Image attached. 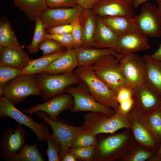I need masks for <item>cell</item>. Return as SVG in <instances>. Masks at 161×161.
Returning <instances> with one entry per match:
<instances>
[{
	"label": "cell",
	"mask_w": 161,
	"mask_h": 161,
	"mask_svg": "<svg viewBox=\"0 0 161 161\" xmlns=\"http://www.w3.org/2000/svg\"><path fill=\"white\" fill-rule=\"evenodd\" d=\"M112 116L98 112H89L84 116L82 126L88 134L96 136L100 133H114L123 128H131L127 114L122 112L118 107Z\"/></svg>",
	"instance_id": "1"
},
{
	"label": "cell",
	"mask_w": 161,
	"mask_h": 161,
	"mask_svg": "<svg viewBox=\"0 0 161 161\" xmlns=\"http://www.w3.org/2000/svg\"><path fill=\"white\" fill-rule=\"evenodd\" d=\"M74 72L86 83L90 93L98 103L115 109L119 107L117 94L101 80L91 66H78Z\"/></svg>",
	"instance_id": "2"
},
{
	"label": "cell",
	"mask_w": 161,
	"mask_h": 161,
	"mask_svg": "<svg viewBox=\"0 0 161 161\" xmlns=\"http://www.w3.org/2000/svg\"><path fill=\"white\" fill-rule=\"evenodd\" d=\"M35 74L20 75L6 83L0 97L4 96L13 104L24 102L31 95H41L42 92L37 84Z\"/></svg>",
	"instance_id": "3"
},
{
	"label": "cell",
	"mask_w": 161,
	"mask_h": 161,
	"mask_svg": "<svg viewBox=\"0 0 161 161\" xmlns=\"http://www.w3.org/2000/svg\"><path fill=\"white\" fill-rule=\"evenodd\" d=\"M35 79L42 92L41 98L45 101L64 93L67 88L77 85L82 80L74 72L56 75L41 72L35 74Z\"/></svg>",
	"instance_id": "4"
},
{
	"label": "cell",
	"mask_w": 161,
	"mask_h": 161,
	"mask_svg": "<svg viewBox=\"0 0 161 161\" xmlns=\"http://www.w3.org/2000/svg\"><path fill=\"white\" fill-rule=\"evenodd\" d=\"M98 77L117 94L129 86L120 69L119 61L113 55H105L91 66Z\"/></svg>",
	"instance_id": "5"
},
{
	"label": "cell",
	"mask_w": 161,
	"mask_h": 161,
	"mask_svg": "<svg viewBox=\"0 0 161 161\" xmlns=\"http://www.w3.org/2000/svg\"><path fill=\"white\" fill-rule=\"evenodd\" d=\"M35 113L40 120L51 128L53 134L60 145L61 158L68 151L78 135L84 131L82 126H74L66 120L58 118L52 120L44 112L39 111Z\"/></svg>",
	"instance_id": "6"
},
{
	"label": "cell",
	"mask_w": 161,
	"mask_h": 161,
	"mask_svg": "<svg viewBox=\"0 0 161 161\" xmlns=\"http://www.w3.org/2000/svg\"><path fill=\"white\" fill-rule=\"evenodd\" d=\"M64 92L70 94L73 98L74 104L70 109L72 113L82 111L98 112L110 116L114 115L116 113L115 109L98 103L90 93L86 84L82 80L76 86H69Z\"/></svg>",
	"instance_id": "7"
},
{
	"label": "cell",
	"mask_w": 161,
	"mask_h": 161,
	"mask_svg": "<svg viewBox=\"0 0 161 161\" xmlns=\"http://www.w3.org/2000/svg\"><path fill=\"white\" fill-rule=\"evenodd\" d=\"M10 117L18 124L32 130L39 142L46 140L49 134L48 126L45 123H37L32 117L17 109L14 105L4 96L0 97V118Z\"/></svg>",
	"instance_id": "8"
},
{
	"label": "cell",
	"mask_w": 161,
	"mask_h": 161,
	"mask_svg": "<svg viewBox=\"0 0 161 161\" xmlns=\"http://www.w3.org/2000/svg\"><path fill=\"white\" fill-rule=\"evenodd\" d=\"M133 18L136 31L147 37L161 36V16L155 4L148 1L142 4L140 13Z\"/></svg>",
	"instance_id": "9"
},
{
	"label": "cell",
	"mask_w": 161,
	"mask_h": 161,
	"mask_svg": "<svg viewBox=\"0 0 161 161\" xmlns=\"http://www.w3.org/2000/svg\"><path fill=\"white\" fill-rule=\"evenodd\" d=\"M121 71L128 86L134 88L146 83V66L143 57L134 53L126 55L119 61Z\"/></svg>",
	"instance_id": "10"
},
{
	"label": "cell",
	"mask_w": 161,
	"mask_h": 161,
	"mask_svg": "<svg viewBox=\"0 0 161 161\" xmlns=\"http://www.w3.org/2000/svg\"><path fill=\"white\" fill-rule=\"evenodd\" d=\"M26 134L22 125L14 129L9 128L2 133L0 143V154L4 160L11 161L26 145Z\"/></svg>",
	"instance_id": "11"
},
{
	"label": "cell",
	"mask_w": 161,
	"mask_h": 161,
	"mask_svg": "<svg viewBox=\"0 0 161 161\" xmlns=\"http://www.w3.org/2000/svg\"><path fill=\"white\" fill-rule=\"evenodd\" d=\"M74 100L72 96L67 93L57 95L44 103L38 104L34 106L23 110L25 113L31 115L40 111L45 112L49 117L55 120L59 115L64 111L70 109L73 106Z\"/></svg>",
	"instance_id": "12"
},
{
	"label": "cell",
	"mask_w": 161,
	"mask_h": 161,
	"mask_svg": "<svg viewBox=\"0 0 161 161\" xmlns=\"http://www.w3.org/2000/svg\"><path fill=\"white\" fill-rule=\"evenodd\" d=\"M85 9L79 6L70 8H51L47 7L39 16L48 27L69 24L79 18Z\"/></svg>",
	"instance_id": "13"
},
{
	"label": "cell",
	"mask_w": 161,
	"mask_h": 161,
	"mask_svg": "<svg viewBox=\"0 0 161 161\" xmlns=\"http://www.w3.org/2000/svg\"><path fill=\"white\" fill-rule=\"evenodd\" d=\"M126 134L120 133L108 137L97 142L93 161H112L117 158L128 140Z\"/></svg>",
	"instance_id": "14"
},
{
	"label": "cell",
	"mask_w": 161,
	"mask_h": 161,
	"mask_svg": "<svg viewBox=\"0 0 161 161\" xmlns=\"http://www.w3.org/2000/svg\"><path fill=\"white\" fill-rule=\"evenodd\" d=\"M129 112L131 114L128 116L136 140L152 149L157 148L159 142L147 125L144 115L133 108Z\"/></svg>",
	"instance_id": "15"
},
{
	"label": "cell",
	"mask_w": 161,
	"mask_h": 161,
	"mask_svg": "<svg viewBox=\"0 0 161 161\" xmlns=\"http://www.w3.org/2000/svg\"><path fill=\"white\" fill-rule=\"evenodd\" d=\"M132 0H100L92 8L96 16H125L133 17L136 12Z\"/></svg>",
	"instance_id": "16"
},
{
	"label": "cell",
	"mask_w": 161,
	"mask_h": 161,
	"mask_svg": "<svg viewBox=\"0 0 161 161\" xmlns=\"http://www.w3.org/2000/svg\"><path fill=\"white\" fill-rule=\"evenodd\" d=\"M133 89L134 109L143 114H147L161 106V97L146 83Z\"/></svg>",
	"instance_id": "17"
},
{
	"label": "cell",
	"mask_w": 161,
	"mask_h": 161,
	"mask_svg": "<svg viewBox=\"0 0 161 161\" xmlns=\"http://www.w3.org/2000/svg\"><path fill=\"white\" fill-rule=\"evenodd\" d=\"M150 48L147 37L137 31L118 37L117 50L123 56Z\"/></svg>",
	"instance_id": "18"
},
{
	"label": "cell",
	"mask_w": 161,
	"mask_h": 161,
	"mask_svg": "<svg viewBox=\"0 0 161 161\" xmlns=\"http://www.w3.org/2000/svg\"><path fill=\"white\" fill-rule=\"evenodd\" d=\"M78 66H92L103 56L108 55L114 56L120 61L123 57L113 48H85L79 45L73 48Z\"/></svg>",
	"instance_id": "19"
},
{
	"label": "cell",
	"mask_w": 161,
	"mask_h": 161,
	"mask_svg": "<svg viewBox=\"0 0 161 161\" xmlns=\"http://www.w3.org/2000/svg\"><path fill=\"white\" fill-rule=\"evenodd\" d=\"M0 64L21 70L27 66L31 60L29 55L21 44L4 48L0 50Z\"/></svg>",
	"instance_id": "20"
},
{
	"label": "cell",
	"mask_w": 161,
	"mask_h": 161,
	"mask_svg": "<svg viewBox=\"0 0 161 161\" xmlns=\"http://www.w3.org/2000/svg\"><path fill=\"white\" fill-rule=\"evenodd\" d=\"M78 65L73 48L68 49L61 56L53 61L42 72L48 75L74 72Z\"/></svg>",
	"instance_id": "21"
},
{
	"label": "cell",
	"mask_w": 161,
	"mask_h": 161,
	"mask_svg": "<svg viewBox=\"0 0 161 161\" xmlns=\"http://www.w3.org/2000/svg\"><path fill=\"white\" fill-rule=\"evenodd\" d=\"M96 28L94 38L95 48L117 49L118 35L104 24L102 17L96 16Z\"/></svg>",
	"instance_id": "22"
},
{
	"label": "cell",
	"mask_w": 161,
	"mask_h": 161,
	"mask_svg": "<svg viewBox=\"0 0 161 161\" xmlns=\"http://www.w3.org/2000/svg\"><path fill=\"white\" fill-rule=\"evenodd\" d=\"M82 27V43L85 48H95L94 38L96 28V16L92 9L85 10L79 17Z\"/></svg>",
	"instance_id": "23"
},
{
	"label": "cell",
	"mask_w": 161,
	"mask_h": 161,
	"mask_svg": "<svg viewBox=\"0 0 161 161\" xmlns=\"http://www.w3.org/2000/svg\"><path fill=\"white\" fill-rule=\"evenodd\" d=\"M102 18L105 24L118 36L127 35L136 31L133 17L118 16Z\"/></svg>",
	"instance_id": "24"
},
{
	"label": "cell",
	"mask_w": 161,
	"mask_h": 161,
	"mask_svg": "<svg viewBox=\"0 0 161 161\" xmlns=\"http://www.w3.org/2000/svg\"><path fill=\"white\" fill-rule=\"evenodd\" d=\"M143 57L146 66V83L161 97V62L151 59L148 55Z\"/></svg>",
	"instance_id": "25"
},
{
	"label": "cell",
	"mask_w": 161,
	"mask_h": 161,
	"mask_svg": "<svg viewBox=\"0 0 161 161\" xmlns=\"http://www.w3.org/2000/svg\"><path fill=\"white\" fill-rule=\"evenodd\" d=\"M13 3L32 22L35 21L42 12L48 7L46 0H13Z\"/></svg>",
	"instance_id": "26"
},
{
	"label": "cell",
	"mask_w": 161,
	"mask_h": 161,
	"mask_svg": "<svg viewBox=\"0 0 161 161\" xmlns=\"http://www.w3.org/2000/svg\"><path fill=\"white\" fill-rule=\"evenodd\" d=\"M68 49L58 51L52 54L31 60L27 66L21 70V75H34L42 72L53 61L65 53Z\"/></svg>",
	"instance_id": "27"
},
{
	"label": "cell",
	"mask_w": 161,
	"mask_h": 161,
	"mask_svg": "<svg viewBox=\"0 0 161 161\" xmlns=\"http://www.w3.org/2000/svg\"><path fill=\"white\" fill-rule=\"evenodd\" d=\"M8 19L4 16L0 21V50L3 48L20 45Z\"/></svg>",
	"instance_id": "28"
},
{
	"label": "cell",
	"mask_w": 161,
	"mask_h": 161,
	"mask_svg": "<svg viewBox=\"0 0 161 161\" xmlns=\"http://www.w3.org/2000/svg\"><path fill=\"white\" fill-rule=\"evenodd\" d=\"M35 22V26L32 41L27 47L30 53L37 52L41 44L46 38L45 35L46 27L39 16Z\"/></svg>",
	"instance_id": "29"
},
{
	"label": "cell",
	"mask_w": 161,
	"mask_h": 161,
	"mask_svg": "<svg viewBox=\"0 0 161 161\" xmlns=\"http://www.w3.org/2000/svg\"><path fill=\"white\" fill-rule=\"evenodd\" d=\"M161 106L148 114H143L147 125L159 142H161Z\"/></svg>",
	"instance_id": "30"
},
{
	"label": "cell",
	"mask_w": 161,
	"mask_h": 161,
	"mask_svg": "<svg viewBox=\"0 0 161 161\" xmlns=\"http://www.w3.org/2000/svg\"><path fill=\"white\" fill-rule=\"evenodd\" d=\"M37 144L25 145L11 161H44Z\"/></svg>",
	"instance_id": "31"
},
{
	"label": "cell",
	"mask_w": 161,
	"mask_h": 161,
	"mask_svg": "<svg viewBox=\"0 0 161 161\" xmlns=\"http://www.w3.org/2000/svg\"><path fill=\"white\" fill-rule=\"evenodd\" d=\"M21 73V70L18 69L0 64V94L6 83Z\"/></svg>",
	"instance_id": "32"
},
{
	"label": "cell",
	"mask_w": 161,
	"mask_h": 161,
	"mask_svg": "<svg viewBox=\"0 0 161 161\" xmlns=\"http://www.w3.org/2000/svg\"><path fill=\"white\" fill-rule=\"evenodd\" d=\"M46 140L48 144L46 154L48 161H61L60 145L53 134H49L47 136Z\"/></svg>",
	"instance_id": "33"
},
{
	"label": "cell",
	"mask_w": 161,
	"mask_h": 161,
	"mask_svg": "<svg viewBox=\"0 0 161 161\" xmlns=\"http://www.w3.org/2000/svg\"><path fill=\"white\" fill-rule=\"evenodd\" d=\"M96 149V146H92L70 148L68 151L73 153L77 159L89 161L93 160Z\"/></svg>",
	"instance_id": "34"
},
{
	"label": "cell",
	"mask_w": 161,
	"mask_h": 161,
	"mask_svg": "<svg viewBox=\"0 0 161 161\" xmlns=\"http://www.w3.org/2000/svg\"><path fill=\"white\" fill-rule=\"evenodd\" d=\"M97 142L96 136L91 135L83 131L76 137L70 148L97 146Z\"/></svg>",
	"instance_id": "35"
},
{
	"label": "cell",
	"mask_w": 161,
	"mask_h": 161,
	"mask_svg": "<svg viewBox=\"0 0 161 161\" xmlns=\"http://www.w3.org/2000/svg\"><path fill=\"white\" fill-rule=\"evenodd\" d=\"M39 49L43 52V55H50L63 50L68 49L56 41L46 38L41 44Z\"/></svg>",
	"instance_id": "36"
},
{
	"label": "cell",
	"mask_w": 161,
	"mask_h": 161,
	"mask_svg": "<svg viewBox=\"0 0 161 161\" xmlns=\"http://www.w3.org/2000/svg\"><path fill=\"white\" fill-rule=\"evenodd\" d=\"M45 36L59 42L67 49L73 48L75 46L72 33L63 35H50L45 33Z\"/></svg>",
	"instance_id": "37"
},
{
	"label": "cell",
	"mask_w": 161,
	"mask_h": 161,
	"mask_svg": "<svg viewBox=\"0 0 161 161\" xmlns=\"http://www.w3.org/2000/svg\"><path fill=\"white\" fill-rule=\"evenodd\" d=\"M48 7L70 8L79 6L77 0H46Z\"/></svg>",
	"instance_id": "38"
},
{
	"label": "cell",
	"mask_w": 161,
	"mask_h": 161,
	"mask_svg": "<svg viewBox=\"0 0 161 161\" xmlns=\"http://www.w3.org/2000/svg\"><path fill=\"white\" fill-rule=\"evenodd\" d=\"M72 27L70 24L47 28L45 33L50 35H63L72 33Z\"/></svg>",
	"instance_id": "39"
},
{
	"label": "cell",
	"mask_w": 161,
	"mask_h": 161,
	"mask_svg": "<svg viewBox=\"0 0 161 161\" xmlns=\"http://www.w3.org/2000/svg\"><path fill=\"white\" fill-rule=\"evenodd\" d=\"M70 24L72 27V33L75 46L80 45L82 43V30L79 17L72 21Z\"/></svg>",
	"instance_id": "40"
},
{
	"label": "cell",
	"mask_w": 161,
	"mask_h": 161,
	"mask_svg": "<svg viewBox=\"0 0 161 161\" xmlns=\"http://www.w3.org/2000/svg\"><path fill=\"white\" fill-rule=\"evenodd\" d=\"M152 152L143 149H139L130 155L127 160L130 161H144L150 158Z\"/></svg>",
	"instance_id": "41"
},
{
	"label": "cell",
	"mask_w": 161,
	"mask_h": 161,
	"mask_svg": "<svg viewBox=\"0 0 161 161\" xmlns=\"http://www.w3.org/2000/svg\"><path fill=\"white\" fill-rule=\"evenodd\" d=\"M133 89L129 86L121 88L117 93V100L119 103L121 102L133 97Z\"/></svg>",
	"instance_id": "42"
},
{
	"label": "cell",
	"mask_w": 161,
	"mask_h": 161,
	"mask_svg": "<svg viewBox=\"0 0 161 161\" xmlns=\"http://www.w3.org/2000/svg\"><path fill=\"white\" fill-rule=\"evenodd\" d=\"M134 103L133 97L120 102L119 103L118 108L122 112L128 114L133 108Z\"/></svg>",
	"instance_id": "43"
},
{
	"label": "cell",
	"mask_w": 161,
	"mask_h": 161,
	"mask_svg": "<svg viewBox=\"0 0 161 161\" xmlns=\"http://www.w3.org/2000/svg\"><path fill=\"white\" fill-rule=\"evenodd\" d=\"M100 0H77L79 6L85 10L92 9L93 6Z\"/></svg>",
	"instance_id": "44"
},
{
	"label": "cell",
	"mask_w": 161,
	"mask_h": 161,
	"mask_svg": "<svg viewBox=\"0 0 161 161\" xmlns=\"http://www.w3.org/2000/svg\"><path fill=\"white\" fill-rule=\"evenodd\" d=\"M78 159L72 153L67 151L61 158L62 161H76Z\"/></svg>",
	"instance_id": "45"
},
{
	"label": "cell",
	"mask_w": 161,
	"mask_h": 161,
	"mask_svg": "<svg viewBox=\"0 0 161 161\" xmlns=\"http://www.w3.org/2000/svg\"><path fill=\"white\" fill-rule=\"evenodd\" d=\"M151 59L158 61L161 62V43L158 49L151 55H148Z\"/></svg>",
	"instance_id": "46"
},
{
	"label": "cell",
	"mask_w": 161,
	"mask_h": 161,
	"mask_svg": "<svg viewBox=\"0 0 161 161\" xmlns=\"http://www.w3.org/2000/svg\"><path fill=\"white\" fill-rule=\"evenodd\" d=\"M149 0H132L133 5L134 8H137L140 5Z\"/></svg>",
	"instance_id": "47"
},
{
	"label": "cell",
	"mask_w": 161,
	"mask_h": 161,
	"mask_svg": "<svg viewBox=\"0 0 161 161\" xmlns=\"http://www.w3.org/2000/svg\"><path fill=\"white\" fill-rule=\"evenodd\" d=\"M155 157L157 160H158L161 157V144L156 153Z\"/></svg>",
	"instance_id": "48"
},
{
	"label": "cell",
	"mask_w": 161,
	"mask_h": 161,
	"mask_svg": "<svg viewBox=\"0 0 161 161\" xmlns=\"http://www.w3.org/2000/svg\"><path fill=\"white\" fill-rule=\"evenodd\" d=\"M158 6L157 7L158 11L161 16V0H155Z\"/></svg>",
	"instance_id": "49"
},
{
	"label": "cell",
	"mask_w": 161,
	"mask_h": 161,
	"mask_svg": "<svg viewBox=\"0 0 161 161\" xmlns=\"http://www.w3.org/2000/svg\"><path fill=\"white\" fill-rule=\"evenodd\" d=\"M158 160H160L161 161V157Z\"/></svg>",
	"instance_id": "50"
},
{
	"label": "cell",
	"mask_w": 161,
	"mask_h": 161,
	"mask_svg": "<svg viewBox=\"0 0 161 161\" xmlns=\"http://www.w3.org/2000/svg\"></svg>",
	"instance_id": "51"
}]
</instances>
